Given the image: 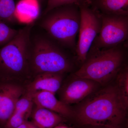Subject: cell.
I'll use <instances>...</instances> for the list:
<instances>
[{"instance_id":"23","label":"cell","mask_w":128,"mask_h":128,"mask_svg":"<svg viewBox=\"0 0 128 128\" xmlns=\"http://www.w3.org/2000/svg\"><path fill=\"white\" fill-rule=\"evenodd\" d=\"M38 0L40 2H41L43 1L44 0Z\"/></svg>"},{"instance_id":"6","label":"cell","mask_w":128,"mask_h":128,"mask_svg":"<svg viewBox=\"0 0 128 128\" xmlns=\"http://www.w3.org/2000/svg\"><path fill=\"white\" fill-rule=\"evenodd\" d=\"M99 14L100 30L90 51L107 49L123 44L128 38V17Z\"/></svg>"},{"instance_id":"2","label":"cell","mask_w":128,"mask_h":128,"mask_svg":"<svg viewBox=\"0 0 128 128\" xmlns=\"http://www.w3.org/2000/svg\"><path fill=\"white\" fill-rule=\"evenodd\" d=\"M79 6L64 5L44 14L40 26L55 42L65 50L75 52L80 24Z\"/></svg>"},{"instance_id":"17","label":"cell","mask_w":128,"mask_h":128,"mask_svg":"<svg viewBox=\"0 0 128 128\" xmlns=\"http://www.w3.org/2000/svg\"><path fill=\"white\" fill-rule=\"evenodd\" d=\"M18 32L0 20V48L3 47L15 38Z\"/></svg>"},{"instance_id":"7","label":"cell","mask_w":128,"mask_h":128,"mask_svg":"<svg viewBox=\"0 0 128 128\" xmlns=\"http://www.w3.org/2000/svg\"><path fill=\"white\" fill-rule=\"evenodd\" d=\"M80 24L75 53L78 62L86 61L94 41L100 30V14L90 5L80 6Z\"/></svg>"},{"instance_id":"4","label":"cell","mask_w":128,"mask_h":128,"mask_svg":"<svg viewBox=\"0 0 128 128\" xmlns=\"http://www.w3.org/2000/svg\"><path fill=\"white\" fill-rule=\"evenodd\" d=\"M126 53L123 44L114 48L90 51L87 58L74 73L76 77L104 84L122 68Z\"/></svg>"},{"instance_id":"1","label":"cell","mask_w":128,"mask_h":128,"mask_svg":"<svg viewBox=\"0 0 128 128\" xmlns=\"http://www.w3.org/2000/svg\"><path fill=\"white\" fill-rule=\"evenodd\" d=\"M127 110L118 86L105 88L90 96L76 113L83 125L105 128H120Z\"/></svg>"},{"instance_id":"9","label":"cell","mask_w":128,"mask_h":128,"mask_svg":"<svg viewBox=\"0 0 128 128\" xmlns=\"http://www.w3.org/2000/svg\"><path fill=\"white\" fill-rule=\"evenodd\" d=\"M66 86L61 94L60 100L68 105L80 102L94 92L97 82L92 80L77 78Z\"/></svg>"},{"instance_id":"16","label":"cell","mask_w":128,"mask_h":128,"mask_svg":"<svg viewBox=\"0 0 128 128\" xmlns=\"http://www.w3.org/2000/svg\"><path fill=\"white\" fill-rule=\"evenodd\" d=\"M33 104L32 95L27 93L18 99L16 103L14 112L23 114L28 118L32 114Z\"/></svg>"},{"instance_id":"15","label":"cell","mask_w":128,"mask_h":128,"mask_svg":"<svg viewBox=\"0 0 128 128\" xmlns=\"http://www.w3.org/2000/svg\"><path fill=\"white\" fill-rule=\"evenodd\" d=\"M117 86L124 103L128 110V64L127 63L118 74Z\"/></svg>"},{"instance_id":"12","label":"cell","mask_w":128,"mask_h":128,"mask_svg":"<svg viewBox=\"0 0 128 128\" xmlns=\"http://www.w3.org/2000/svg\"><path fill=\"white\" fill-rule=\"evenodd\" d=\"M91 6L100 14L128 17V0H92Z\"/></svg>"},{"instance_id":"20","label":"cell","mask_w":128,"mask_h":128,"mask_svg":"<svg viewBox=\"0 0 128 128\" xmlns=\"http://www.w3.org/2000/svg\"><path fill=\"white\" fill-rule=\"evenodd\" d=\"M123 46L124 49H125V51H126V55L128 56V39L124 43Z\"/></svg>"},{"instance_id":"10","label":"cell","mask_w":128,"mask_h":128,"mask_svg":"<svg viewBox=\"0 0 128 128\" xmlns=\"http://www.w3.org/2000/svg\"><path fill=\"white\" fill-rule=\"evenodd\" d=\"M30 94L36 106L46 108L65 117H71L74 114L68 105L58 100L55 94L52 92L38 91Z\"/></svg>"},{"instance_id":"3","label":"cell","mask_w":128,"mask_h":128,"mask_svg":"<svg viewBox=\"0 0 128 128\" xmlns=\"http://www.w3.org/2000/svg\"><path fill=\"white\" fill-rule=\"evenodd\" d=\"M65 50L46 33L34 36L31 33L29 50L30 73L36 75L45 73L64 74L71 71L73 64Z\"/></svg>"},{"instance_id":"5","label":"cell","mask_w":128,"mask_h":128,"mask_svg":"<svg viewBox=\"0 0 128 128\" xmlns=\"http://www.w3.org/2000/svg\"><path fill=\"white\" fill-rule=\"evenodd\" d=\"M33 23L18 30L12 40L0 48V80H11L30 73L29 44Z\"/></svg>"},{"instance_id":"14","label":"cell","mask_w":128,"mask_h":128,"mask_svg":"<svg viewBox=\"0 0 128 128\" xmlns=\"http://www.w3.org/2000/svg\"><path fill=\"white\" fill-rule=\"evenodd\" d=\"M0 20L9 25L18 22L14 0H0Z\"/></svg>"},{"instance_id":"22","label":"cell","mask_w":128,"mask_h":128,"mask_svg":"<svg viewBox=\"0 0 128 128\" xmlns=\"http://www.w3.org/2000/svg\"><path fill=\"white\" fill-rule=\"evenodd\" d=\"M28 128H38L32 122H29V125Z\"/></svg>"},{"instance_id":"13","label":"cell","mask_w":128,"mask_h":128,"mask_svg":"<svg viewBox=\"0 0 128 128\" xmlns=\"http://www.w3.org/2000/svg\"><path fill=\"white\" fill-rule=\"evenodd\" d=\"M31 115L32 122L38 128H53L64 120L60 114L37 106L32 110Z\"/></svg>"},{"instance_id":"18","label":"cell","mask_w":128,"mask_h":128,"mask_svg":"<svg viewBox=\"0 0 128 128\" xmlns=\"http://www.w3.org/2000/svg\"><path fill=\"white\" fill-rule=\"evenodd\" d=\"M92 0H48L46 9L44 14L56 8L68 4H76L80 6L84 4L90 5Z\"/></svg>"},{"instance_id":"21","label":"cell","mask_w":128,"mask_h":128,"mask_svg":"<svg viewBox=\"0 0 128 128\" xmlns=\"http://www.w3.org/2000/svg\"><path fill=\"white\" fill-rule=\"evenodd\" d=\"M53 128H72L71 127H69L68 126H66V125L64 124H58L57 126H55Z\"/></svg>"},{"instance_id":"24","label":"cell","mask_w":128,"mask_h":128,"mask_svg":"<svg viewBox=\"0 0 128 128\" xmlns=\"http://www.w3.org/2000/svg\"></svg>"},{"instance_id":"11","label":"cell","mask_w":128,"mask_h":128,"mask_svg":"<svg viewBox=\"0 0 128 128\" xmlns=\"http://www.w3.org/2000/svg\"><path fill=\"white\" fill-rule=\"evenodd\" d=\"M62 74L45 73L36 75L28 86L27 93L32 94L37 92L46 91L55 94L61 86Z\"/></svg>"},{"instance_id":"8","label":"cell","mask_w":128,"mask_h":128,"mask_svg":"<svg viewBox=\"0 0 128 128\" xmlns=\"http://www.w3.org/2000/svg\"><path fill=\"white\" fill-rule=\"evenodd\" d=\"M24 89L11 80H0V128H4Z\"/></svg>"},{"instance_id":"19","label":"cell","mask_w":128,"mask_h":128,"mask_svg":"<svg viewBox=\"0 0 128 128\" xmlns=\"http://www.w3.org/2000/svg\"><path fill=\"white\" fill-rule=\"evenodd\" d=\"M28 125H29V121H27L16 128H28Z\"/></svg>"}]
</instances>
